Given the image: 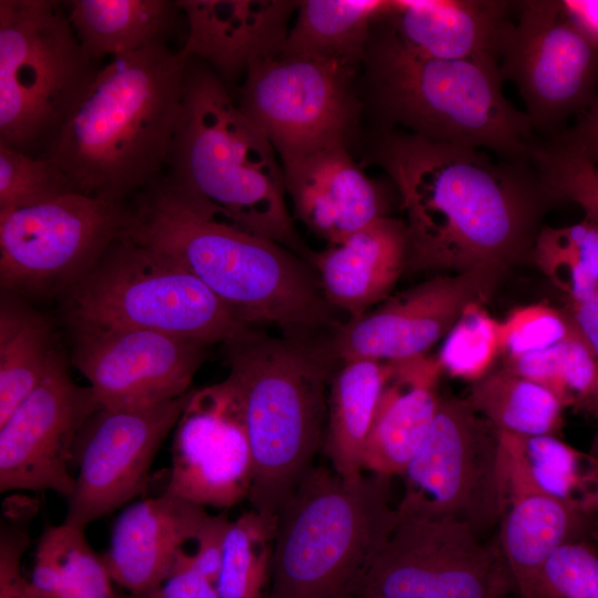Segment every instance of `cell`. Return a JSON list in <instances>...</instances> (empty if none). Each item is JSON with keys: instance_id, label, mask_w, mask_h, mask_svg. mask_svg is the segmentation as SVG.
<instances>
[{"instance_id": "cell-1", "label": "cell", "mask_w": 598, "mask_h": 598, "mask_svg": "<svg viewBox=\"0 0 598 598\" xmlns=\"http://www.w3.org/2000/svg\"><path fill=\"white\" fill-rule=\"evenodd\" d=\"M369 161L394 183L406 215L405 271L508 265L530 254L556 199L530 162L378 128Z\"/></svg>"}, {"instance_id": "cell-2", "label": "cell", "mask_w": 598, "mask_h": 598, "mask_svg": "<svg viewBox=\"0 0 598 598\" xmlns=\"http://www.w3.org/2000/svg\"><path fill=\"white\" fill-rule=\"evenodd\" d=\"M122 235L172 257L249 327L319 336L342 324L307 260L239 227L166 174L135 195Z\"/></svg>"}, {"instance_id": "cell-3", "label": "cell", "mask_w": 598, "mask_h": 598, "mask_svg": "<svg viewBox=\"0 0 598 598\" xmlns=\"http://www.w3.org/2000/svg\"><path fill=\"white\" fill-rule=\"evenodd\" d=\"M186 61L165 39L101 65L44 152L69 190L124 204L167 172Z\"/></svg>"}, {"instance_id": "cell-4", "label": "cell", "mask_w": 598, "mask_h": 598, "mask_svg": "<svg viewBox=\"0 0 598 598\" xmlns=\"http://www.w3.org/2000/svg\"><path fill=\"white\" fill-rule=\"evenodd\" d=\"M250 445L252 511L277 516L322 450L329 384L339 362L330 334L269 336L249 327L223 343Z\"/></svg>"}, {"instance_id": "cell-5", "label": "cell", "mask_w": 598, "mask_h": 598, "mask_svg": "<svg viewBox=\"0 0 598 598\" xmlns=\"http://www.w3.org/2000/svg\"><path fill=\"white\" fill-rule=\"evenodd\" d=\"M382 14L372 25L362 63L379 128L530 162L539 140L526 113L504 95L498 60L421 55L400 42Z\"/></svg>"}, {"instance_id": "cell-6", "label": "cell", "mask_w": 598, "mask_h": 598, "mask_svg": "<svg viewBox=\"0 0 598 598\" xmlns=\"http://www.w3.org/2000/svg\"><path fill=\"white\" fill-rule=\"evenodd\" d=\"M280 163L219 76L188 59L183 113L166 175L239 227L309 262L312 250L289 213Z\"/></svg>"}, {"instance_id": "cell-7", "label": "cell", "mask_w": 598, "mask_h": 598, "mask_svg": "<svg viewBox=\"0 0 598 598\" xmlns=\"http://www.w3.org/2000/svg\"><path fill=\"white\" fill-rule=\"evenodd\" d=\"M391 478L313 466L277 514L265 598H357L396 523Z\"/></svg>"}, {"instance_id": "cell-8", "label": "cell", "mask_w": 598, "mask_h": 598, "mask_svg": "<svg viewBox=\"0 0 598 598\" xmlns=\"http://www.w3.org/2000/svg\"><path fill=\"white\" fill-rule=\"evenodd\" d=\"M100 64L54 0H0V145L41 156Z\"/></svg>"}, {"instance_id": "cell-9", "label": "cell", "mask_w": 598, "mask_h": 598, "mask_svg": "<svg viewBox=\"0 0 598 598\" xmlns=\"http://www.w3.org/2000/svg\"><path fill=\"white\" fill-rule=\"evenodd\" d=\"M64 296L70 327L144 329L206 346L249 328L172 257L123 235Z\"/></svg>"}, {"instance_id": "cell-10", "label": "cell", "mask_w": 598, "mask_h": 598, "mask_svg": "<svg viewBox=\"0 0 598 598\" xmlns=\"http://www.w3.org/2000/svg\"><path fill=\"white\" fill-rule=\"evenodd\" d=\"M403 477L400 518L452 520L481 537L499 524L505 501L499 434L466 398L441 396Z\"/></svg>"}, {"instance_id": "cell-11", "label": "cell", "mask_w": 598, "mask_h": 598, "mask_svg": "<svg viewBox=\"0 0 598 598\" xmlns=\"http://www.w3.org/2000/svg\"><path fill=\"white\" fill-rule=\"evenodd\" d=\"M357 72L336 61L279 54L252 63L234 100L285 164L349 147L361 113Z\"/></svg>"}, {"instance_id": "cell-12", "label": "cell", "mask_w": 598, "mask_h": 598, "mask_svg": "<svg viewBox=\"0 0 598 598\" xmlns=\"http://www.w3.org/2000/svg\"><path fill=\"white\" fill-rule=\"evenodd\" d=\"M127 206L76 192L0 212V282L13 295L65 293L123 231Z\"/></svg>"}, {"instance_id": "cell-13", "label": "cell", "mask_w": 598, "mask_h": 598, "mask_svg": "<svg viewBox=\"0 0 598 598\" xmlns=\"http://www.w3.org/2000/svg\"><path fill=\"white\" fill-rule=\"evenodd\" d=\"M512 591L497 535L486 540L456 522L398 517L357 598H505Z\"/></svg>"}, {"instance_id": "cell-14", "label": "cell", "mask_w": 598, "mask_h": 598, "mask_svg": "<svg viewBox=\"0 0 598 598\" xmlns=\"http://www.w3.org/2000/svg\"><path fill=\"white\" fill-rule=\"evenodd\" d=\"M514 12L499 71L517 87L535 134L553 140L598 100V47L570 21L561 1H514Z\"/></svg>"}, {"instance_id": "cell-15", "label": "cell", "mask_w": 598, "mask_h": 598, "mask_svg": "<svg viewBox=\"0 0 598 598\" xmlns=\"http://www.w3.org/2000/svg\"><path fill=\"white\" fill-rule=\"evenodd\" d=\"M190 394L142 409L101 408L90 417L78 437L79 468L63 523L85 529L145 491L155 456Z\"/></svg>"}, {"instance_id": "cell-16", "label": "cell", "mask_w": 598, "mask_h": 598, "mask_svg": "<svg viewBox=\"0 0 598 598\" xmlns=\"http://www.w3.org/2000/svg\"><path fill=\"white\" fill-rule=\"evenodd\" d=\"M100 409L56 350L40 383L0 423V491H51L68 498L79 434Z\"/></svg>"}, {"instance_id": "cell-17", "label": "cell", "mask_w": 598, "mask_h": 598, "mask_svg": "<svg viewBox=\"0 0 598 598\" xmlns=\"http://www.w3.org/2000/svg\"><path fill=\"white\" fill-rule=\"evenodd\" d=\"M71 362L110 410L154 406L189 392L208 346L157 331L76 326Z\"/></svg>"}, {"instance_id": "cell-18", "label": "cell", "mask_w": 598, "mask_h": 598, "mask_svg": "<svg viewBox=\"0 0 598 598\" xmlns=\"http://www.w3.org/2000/svg\"><path fill=\"white\" fill-rule=\"evenodd\" d=\"M505 267L488 265L453 275H436L385 299L358 320L330 334L337 361H403L427 354L472 303H485Z\"/></svg>"}, {"instance_id": "cell-19", "label": "cell", "mask_w": 598, "mask_h": 598, "mask_svg": "<svg viewBox=\"0 0 598 598\" xmlns=\"http://www.w3.org/2000/svg\"><path fill=\"white\" fill-rule=\"evenodd\" d=\"M251 476L243 409L230 380L192 391L176 424L164 493L230 508L248 498Z\"/></svg>"}, {"instance_id": "cell-20", "label": "cell", "mask_w": 598, "mask_h": 598, "mask_svg": "<svg viewBox=\"0 0 598 598\" xmlns=\"http://www.w3.org/2000/svg\"><path fill=\"white\" fill-rule=\"evenodd\" d=\"M188 25L182 60H200L226 84L281 53L299 1L177 0Z\"/></svg>"}, {"instance_id": "cell-21", "label": "cell", "mask_w": 598, "mask_h": 598, "mask_svg": "<svg viewBox=\"0 0 598 598\" xmlns=\"http://www.w3.org/2000/svg\"><path fill=\"white\" fill-rule=\"evenodd\" d=\"M209 517L204 506L165 493L125 507L102 556L113 582L130 595H151L173 573Z\"/></svg>"}, {"instance_id": "cell-22", "label": "cell", "mask_w": 598, "mask_h": 598, "mask_svg": "<svg viewBox=\"0 0 598 598\" xmlns=\"http://www.w3.org/2000/svg\"><path fill=\"white\" fill-rule=\"evenodd\" d=\"M295 218L328 245L388 216L384 190L339 145L281 164Z\"/></svg>"}, {"instance_id": "cell-23", "label": "cell", "mask_w": 598, "mask_h": 598, "mask_svg": "<svg viewBox=\"0 0 598 598\" xmlns=\"http://www.w3.org/2000/svg\"><path fill=\"white\" fill-rule=\"evenodd\" d=\"M514 1L389 0L382 17L411 51L437 60L499 59Z\"/></svg>"}, {"instance_id": "cell-24", "label": "cell", "mask_w": 598, "mask_h": 598, "mask_svg": "<svg viewBox=\"0 0 598 598\" xmlns=\"http://www.w3.org/2000/svg\"><path fill=\"white\" fill-rule=\"evenodd\" d=\"M406 249L405 223L384 216L340 244L312 251L309 264L329 306L353 321L388 297L405 271Z\"/></svg>"}, {"instance_id": "cell-25", "label": "cell", "mask_w": 598, "mask_h": 598, "mask_svg": "<svg viewBox=\"0 0 598 598\" xmlns=\"http://www.w3.org/2000/svg\"><path fill=\"white\" fill-rule=\"evenodd\" d=\"M363 453V470L392 477L403 476L425 440L441 396L442 368L427 354L390 362Z\"/></svg>"}, {"instance_id": "cell-26", "label": "cell", "mask_w": 598, "mask_h": 598, "mask_svg": "<svg viewBox=\"0 0 598 598\" xmlns=\"http://www.w3.org/2000/svg\"><path fill=\"white\" fill-rule=\"evenodd\" d=\"M496 535L518 598H538L543 565L555 549L568 543H598V512L537 492L511 491Z\"/></svg>"}, {"instance_id": "cell-27", "label": "cell", "mask_w": 598, "mask_h": 598, "mask_svg": "<svg viewBox=\"0 0 598 598\" xmlns=\"http://www.w3.org/2000/svg\"><path fill=\"white\" fill-rule=\"evenodd\" d=\"M504 497L511 491L542 493L598 512V460L560 436L498 432Z\"/></svg>"}, {"instance_id": "cell-28", "label": "cell", "mask_w": 598, "mask_h": 598, "mask_svg": "<svg viewBox=\"0 0 598 598\" xmlns=\"http://www.w3.org/2000/svg\"><path fill=\"white\" fill-rule=\"evenodd\" d=\"M390 369V362L354 359L332 374L322 451L344 480L363 475L364 447Z\"/></svg>"}, {"instance_id": "cell-29", "label": "cell", "mask_w": 598, "mask_h": 598, "mask_svg": "<svg viewBox=\"0 0 598 598\" xmlns=\"http://www.w3.org/2000/svg\"><path fill=\"white\" fill-rule=\"evenodd\" d=\"M80 45L96 63L163 40L181 12L169 0H72L64 2Z\"/></svg>"}, {"instance_id": "cell-30", "label": "cell", "mask_w": 598, "mask_h": 598, "mask_svg": "<svg viewBox=\"0 0 598 598\" xmlns=\"http://www.w3.org/2000/svg\"><path fill=\"white\" fill-rule=\"evenodd\" d=\"M389 0H302L282 55H300L362 66L372 25Z\"/></svg>"}, {"instance_id": "cell-31", "label": "cell", "mask_w": 598, "mask_h": 598, "mask_svg": "<svg viewBox=\"0 0 598 598\" xmlns=\"http://www.w3.org/2000/svg\"><path fill=\"white\" fill-rule=\"evenodd\" d=\"M55 352L48 319L17 295L4 292L0 303V423L40 383Z\"/></svg>"}, {"instance_id": "cell-32", "label": "cell", "mask_w": 598, "mask_h": 598, "mask_svg": "<svg viewBox=\"0 0 598 598\" xmlns=\"http://www.w3.org/2000/svg\"><path fill=\"white\" fill-rule=\"evenodd\" d=\"M84 530L63 522L44 528L29 578L37 598H118Z\"/></svg>"}, {"instance_id": "cell-33", "label": "cell", "mask_w": 598, "mask_h": 598, "mask_svg": "<svg viewBox=\"0 0 598 598\" xmlns=\"http://www.w3.org/2000/svg\"><path fill=\"white\" fill-rule=\"evenodd\" d=\"M466 400L498 432L561 436L565 408L555 394L503 367L473 382Z\"/></svg>"}, {"instance_id": "cell-34", "label": "cell", "mask_w": 598, "mask_h": 598, "mask_svg": "<svg viewBox=\"0 0 598 598\" xmlns=\"http://www.w3.org/2000/svg\"><path fill=\"white\" fill-rule=\"evenodd\" d=\"M276 530L277 516L252 509L230 520L215 582L220 598H265Z\"/></svg>"}, {"instance_id": "cell-35", "label": "cell", "mask_w": 598, "mask_h": 598, "mask_svg": "<svg viewBox=\"0 0 598 598\" xmlns=\"http://www.w3.org/2000/svg\"><path fill=\"white\" fill-rule=\"evenodd\" d=\"M536 265L567 296L578 301L598 289V223L581 221L539 230L530 252Z\"/></svg>"}, {"instance_id": "cell-36", "label": "cell", "mask_w": 598, "mask_h": 598, "mask_svg": "<svg viewBox=\"0 0 598 598\" xmlns=\"http://www.w3.org/2000/svg\"><path fill=\"white\" fill-rule=\"evenodd\" d=\"M503 368L548 389L564 408H576L598 377V360L579 334L547 349L504 359Z\"/></svg>"}, {"instance_id": "cell-37", "label": "cell", "mask_w": 598, "mask_h": 598, "mask_svg": "<svg viewBox=\"0 0 598 598\" xmlns=\"http://www.w3.org/2000/svg\"><path fill=\"white\" fill-rule=\"evenodd\" d=\"M499 354V321L483 303H472L445 336L436 358L442 371L473 383L494 370Z\"/></svg>"}, {"instance_id": "cell-38", "label": "cell", "mask_w": 598, "mask_h": 598, "mask_svg": "<svg viewBox=\"0 0 598 598\" xmlns=\"http://www.w3.org/2000/svg\"><path fill=\"white\" fill-rule=\"evenodd\" d=\"M69 190L59 171L43 156L0 145V212L40 204Z\"/></svg>"}, {"instance_id": "cell-39", "label": "cell", "mask_w": 598, "mask_h": 598, "mask_svg": "<svg viewBox=\"0 0 598 598\" xmlns=\"http://www.w3.org/2000/svg\"><path fill=\"white\" fill-rule=\"evenodd\" d=\"M579 334L565 309L546 303L515 308L499 322L501 354L504 359L547 349Z\"/></svg>"}, {"instance_id": "cell-40", "label": "cell", "mask_w": 598, "mask_h": 598, "mask_svg": "<svg viewBox=\"0 0 598 598\" xmlns=\"http://www.w3.org/2000/svg\"><path fill=\"white\" fill-rule=\"evenodd\" d=\"M538 598H598L597 543H568L555 549L543 565Z\"/></svg>"}, {"instance_id": "cell-41", "label": "cell", "mask_w": 598, "mask_h": 598, "mask_svg": "<svg viewBox=\"0 0 598 598\" xmlns=\"http://www.w3.org/2000/svg\"><path fill=\"white\" fill-rule=\"evenodd\" d=\"M37 503L28 497L3 502L0 523V598H37L22 574V557L30 545V524Z\"/></svg>"}, {"instance_id": "cell-42", "label": "cell", "mask_w": 598, "mask_h": 598, "mask_svg": "<svg viewBox=\"0 0 598 598\" xmlns=\"http://www.w3.org/2000/svg\"><path fill=\"white\" fill-rule=\"evenodd\" d=\"M229 523L225 513L210 515L194 544V550L186 553L187 563L214 584L219 573L224 538Z\"/></svg>"}, {"instance_id": "cell-43", "label": "cell", "mask_w": 598, "mask_h": 598, "mask_svg": "<svg viewBox=\"0 0 598 598\" xmlns=\"http://www.w3.org/2000/svg\"><path fill=\"white\" fill-rule=\"evenodd\" d=\"M184 551L173 573L156 588L151 598H220L215 584L186 560Z\"/></svg>"}, {"instance_id": "cell-44", "label": "cell", "mask_w": 598, "mask_h": 598, "mask_svg": "<svg viewBox=\"0 0 598 598\" xmlns=\"http://www.w3.org/2000/svg\"><path fill=\"white\" fill-rule=\"evenodd\" d=\"M555 138L598 166V100Z\"/></svg>"}, {"instance_id": "cell-45", "label": "cell", "mask_w": 598, "mask_h": 598, "mask_svg": "<svg viewBox=\"0 0 598 598\" xmlns=\"http://www.w3.org/2000/svg\"><path fill=\"white\" fill-rule=\"evenodd\" d=\"M564 309L598 360V289L582 300L567 301Z\"/></svg>"}, {"instance_id": "cell-46", "label": "cell", "mask_w": 598, "mask_h": 598, "mask_svg": "<svg viewBox=\"0 0 598 598\" xmlns=\"http://www.w3.org/2000/svg\"><path fill=\"white\" fill-rule=\"evenodd\" d=\"M570 21L598 47V0H563Z\"/></svg>"}, {"instance_id": "cell-47", "label": "cell", "mask_w": 598, "mask_h": 598, "mask_svg": "<svg viewBox=\"0 0 598 598\" xmlns=\"http://www.w3.org/2000/svg\"><path fill=\"white\" fill-rule=\"evenodd\" d=\"M576 411L598 416V377L588 396L576 408Z\"/></svg>"}, {"instance_id": "cell-48", "label": "cell", "mask_w": 598, "mask_h": 598, "mask_svg": "<svg viewBox=\"0 0 598 598\" xmlns=\"http://www.w3.org/2000/svg\"><path fill=\"white\" fill-rule=\"evenodd\" d=\"M595 419L597 420V426H598V416ZM590 453L598 460V431H597V435L595 437L592 450Z\"/></svg>"}, {"instance_id": "cell-49", "label": "cell", "mask_w": 598, "mask_h": 598, "mask_svg": "<svg viewBox=\"0 0 598 598\" xmlns=\"http://www.w3.org/2000/svg\"><path fill=\"white\" fill-rule=\"evenodd\" d=\"M118 598H151V597L134 596V595H130V594H122V595H118Z\"/></svg>"}]
</instances>
